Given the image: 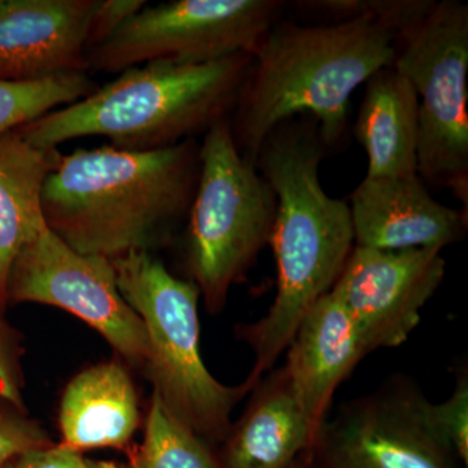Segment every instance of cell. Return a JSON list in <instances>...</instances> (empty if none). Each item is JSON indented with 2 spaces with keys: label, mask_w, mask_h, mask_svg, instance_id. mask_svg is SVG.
<instances>
[{
  "label": "cell",
  "mask_w": 468,
  "mask_h": 468,
  "mask_svg": "<svg viewBox=\"0 0 468 468\" xmlns=\"http://www.w3.org/2000/svg\"><path fill=\"white\" fill-rule=\"evenodd\" d=\"M328 151L315 120L304 115L276 126L255 156L276 198L270 246L277 270L275 300L266 316L236 328L254 353L248 378L255 383L288 349L314 304L334 289L354 248L349 205L329 197L320 181Z\"/></svg>",
  "instance_id": "cell-1"
},
{
  "label": "cell",
  "mask_w": 468,
  "mask_h": 468,
  "mask_svg": "<svg viewBox=\"0 0 468 468\" xmlns=\"http://www.w3.org/2000/svg\"><path fill=\"white\" fill-rule=\"evenodd\" d=\"M199 165L197 140L154 151L104 144L61 154L43 185V218L81 254L113 261L151 252L186 220Z\"/></svg>",
  "instance_id": "cell-2"
},
{
  "label": "cell",
  "mask_w": 468,
  "mask_h": 468,
  "mask_svg": "<svg viewBox=\"0 0 468 468\" xmlns=\"http://www.w3.org/2000/svg\"><path fill=\"white\" fill-rule=\"evenodd\" d=\"M396 32L371 20L300 26L280 18L251 52V66L230 115L234 144L254 163L276 126L311 116L326 149L349 131L351 95L392 66Z\"/></svg>",
  "instance_id": "cell-3"
},
{
  "label": "cell",
  "mask_w": 468,
  "mask_h": 468,
  "mask_svg": "<svg viewBox=\"0 0 468 468\" xmlns=\"http://www.w3.org/2000/svg\"><path fill=\"white\" fill-rule=\"evenodd\" d=\"M251 61V54H236L203 64L129 68L84 100L16 131L38 149L91 135L117 150L167 149L230 119Z\"/></svg>",
  "instance_id": "cell-4"
},
{
  "label": "cell",
  "mask_w": 468,
  "mask_h": 468,
  "mask_svg": "<svg viewBox=\"0 0 468 468\" xmlns=\"http://www.w3.org/2000/svg\"><path fill=\"white\" fill-rule=\"evenodd\" d=\"M117 288L143 320L149 354L144 369L165 408L199 437L227 440L230 415L257 384L226 385L206 367L199 346L198 288L172 275L151 252L111 261Z\"/></svg>",
  "instance_id": "cell-5"
},
{
  "label": "cell",
  "mask_w": 468,
  "mask_h": 468,
  "mask_svg": "<svg viewBox=\"0 0 468 468\" xmlns=\"http://www.w3.org/2000/svg\"><path fill=\"white\" fill-rule=\"evenodd\" d=\"M199 177L185 230V264L208 313L270 246L276 198L270 185L234 144L229 119L199 143Z\"/></svg>",
  "instance_id": "cell-6"
},
{
  "label": "cell",
  "mask_w": 468,
  "mask_h": 468,
  "mask_svg": "<svg viewBox=\"0 0 468 468\" xmlns=\"http://www.w3.org/2000/svg\"><path fill=\"white\" fill-rule=\"evenodd\" d=\"M392 67L419 104L418 175L468 206V5L441 0L396 33Z\"/></svg>",
  "instance_id": "cell-7"
},
{
  "label": "cell",
  "mask_w": 468,
  "mask_h": 468,
  "mask_svg": "<svg viewBox=\"0 0 468 468\" xmlns=\"http://www.w3.org/2000/svg\"><path fill=\"white\" fill-rule=\"evenodd\" d=\"M282 0H172L144 5L88 52L89 72L119 75L144 64H203L251 54L282 18Z\"/></svg>",
  "instance_id": "cell-8"
},
{
  "label": "cell",
  "mask_w": 468,
  "mask_h": 468,
  "mask_svg": "<svg viewBox=\"0 0 468 468\" xmlns=\"http://www.w3.org/2000/svg\"><path fill=\"white\" fill-rule=\"evenodd\" d=\"M9 303H41L67 311L97 331L126 362L144 369L146 366V329L117 288L111 261L73 250L48 226L12 264Z\"/></svg>",
  "instance_id": "cell-9"
},
{
  "label": "cell",
  "mask_w": 468,
  "mask_h": 468,
  "mask_svg": "<svg viewBox=\"0 0 468 468\" xmlns=\"http://www.w3.org/2000/svg\"><path fill=\"white\" fill-rule=\"evenodd\" d=\"M424 396L409 381L343 406L324 421L311 452L319 468H455V458L428 430Z\"/></svg>",
  "instance_id": "cell-10"
},
{
  "label": "cell",
  "mask_w": 468,
  "mask_h": 468,
  "mask_svg": "<svg viewBox=\"0 0 468 468\" xmlns=\"http://www.w3.org/2000/svg\"><path fill=\"white\" fill-rule=\"evenodd\" d=\"M445 271L440 249L387 251L354 246L332 292L368 354L408 340Z\"/></svg>",
  "instance_id": "cell-11"
},
{
  "label": "cell",
  "mask_w": 468,
  "mask_h": 468,
  "mask_svg": "<svg viewBox=\"0 0 468 468\" xmlns=\"http://www.w3.org/2000/svg\"><path fill=\"white\" fill-rule=\"evenodd\" d=\"M98 0H0V80L89 73L88 32Z\"/></svg>",
  "instance_id": "cell-12"
},
{
  "label": "cell",
  "mask_w": 468,
  "mask_h": 468,
  "mask_svg": "<svg viewBox=\"0 0 468 468\" xmlns=\"http://www.w3.org/2000/svg\"><path fill=\"white\" fill-rule=\"evenodd\" d=\"M347 205L354 246L359 248L443 250L460 242L467 230L466 212L436 201L418 174L365 177Z\"/></svg>",
  "instance_id": "cell-13"
},
{
  "label": "cell",
  "mask_w": 468,
  "mask_h": 468,
  "mask_svg": "<svg viewBox=\"0 0 468 468\" xmlns=\"http://www.w3.org/2000/svg\"><path fill=\"white\" fill-rule=\"evenodd\" d=\"M288 350L282 368L318 436L335 389L367 356L356 325L334 292L320 298L302 319Z\"/></svg>",
  "instance_id": "cell-14"
},
{
  "label": "cell",
  "mask_w": 468,
  "mask_h": 468,
  "mask_svg": "<svg viewBox=\"0 0 468 468\" xmlns=\"http://www.w3.org/2000/svg\"><path fill=\"white\" fill-rule=\"evenodd\" d=\"M241 419L227 437L224 468H292L313 452L316 433L295 399L284 368L252 390Z\"/></svg>",
  "instance_id": "cell-15"
},
{
  "label": "cell",
  "mask_w": 468,
  "mask_h": 468,
  "mask_svg": "<svg viewBox=\"0 0 468 468\" xmlns=\"http://www.w3.org/2000/svg\"><path fill=\"white\" fill-rule=\"evenodd\" d=\"M140 426L133 381L120 363H101L80 372L61 397L63 445L82 452L125 448Z\"/></svg>",
  "instance_id": "cell-16"
},
{
  "label": "cell",
  "mask_w": 468,
  "mask_h": 468,
  "mask_svg": "<svg viewBox=\"0 0 468 468\" xmlns=\"http://www.w3.org/2000/svg\"><path fill=\"white\" fill-rule=\"evenodd\" d=\"M353 133L367 155L366 177L418 174L419 104L408 80L392 66L366 82Z\"/></svg>",
  "instance_id": "cell-17"
},
{
  "label": "cell",
  "mask_w": 468,
  "mask_h": 468,
  "mask_svg": "<svg viewBox=\"0 0 468 468\" xmlns=\"http://www.w3.org/2000/svg\"><path fill=\"white\" fill-rule=\"evenodd\" d=\"M60 155L58 149L32 146L17 131L0 135V303L5 307L12 264L46 227L43 185Z\"/></svg>",
  "instance_id": "cell-18"
},
{
  "label": "cell",
  "mask_w": 468,
  "mask_h": 468,
  "mask_svg": "<svg viewBox=\"0 0 468 468\" xmlns=\"http://www.w3.org/2000/svg\"><path fill=\"white\" fill-rule=\"evenodd\" d=\"M97 89V82L84 72L64 73L38 81L0 80V135L82 101Z\"/></svg>",
  "instance_id": "cell-19"
},
{
  "label": "cell",
  "mask_w": 468,
  "mask_h": 468,
  "mask_svg": "<svg viewBox=\"0 0 468 468\" xmlns=\"http://www.w3.org/2000/svg\"><path fill=\"white\" fill-rule=\"evenodd\" d=\"M125 468H224L202 437L153 394L143 445Z\"/></svg>",
  "instance_id": "cell-20"
},
{
  "label": "cell",
  "mask_w": 468,
  "mask_h": 468,
  "mask_svg": "<svg viewBox=\"0 0 468 468\" xmlns=\"http://www.w3.org/2000/svg\"><path fill=\"white\" fill-rule=\"evenodd\" d=\"M433 0H300L295 8L328 18L331 23L371 20L399 32L420 17Z\"/></svg>",
  "instance_id": "cell-21"
},
{
  "label": "cell",
  "mask_w": 468,
  "mask_h": 468,
  "mask_svg": "<svg viewBox=\"0 0 468 468\" xmlns=\"http://www.w3.org/2000/svg\"><path fill=\"white\" fill-rule=\"evenodd\" d=\"M424 423L449 452L468 466V378L461 372L454 390L446 401H421Z\"/></svg>",
  "instance_id": "cell-22"
},
{
  "label": "cell",
  "mask_w": 468,
  "mask_h": 468,
  "mask_svg": "<svg viewBox=\"0 0 468 468\" xmlns=\"http://www.w3.org/2000/svg\"><path fill=\"white\" fill-rule=\"evenodd\" d=\"M50 445V437L27 411L0 401V467L23 452Z\"/></svg>",
  "instance_id": "cell-23"
},
{
  "label": "cell",
  "mask_w": 468,
  "mask_h": 468,
  "mask_svg": "<svg viewBox=\"0 0 468 468\" xmlns=\"http://www.w3.org/2000/svg\"><path fill=\"white\" fill-rule=\"evenodd\" d=\"M0 303V401L27 411L24 399L23 340L5 316Z\"/></svg>",
  "instance_id": "cell-24"
},
{
  "label": "cell",
  "mask_w": 468,
  "mask_h": 468,
  "mask_svg": "<svg viewBox=\"0 0 468 468\" xmlns=\"http://www.w3.org/2000/svg\"><path fill=\"white\" fill-rule=\"evenodd\" d=\"M146 5V0H98L89 26L88 52L109 39L128 18Z\"/></svg>",
  "instance_id": "cell-25"
},
{
  "label": "cell",
  "mask_w": 468,
  "mask_h": 468,
  "mask_svg": "<svg viewBox=\"0 0 468 468\" xmlns=\"http://www.w3.org/2000/svg\"><path fill=\"white\" fill-rule=\"evenodd\" d=\"M85 463L82 452L58 443L23 452L0 468H84Z\"/></svg>",
  "instance_id": "cell-26"
},
{
  "label": "cell",
  "mask_w": 468,
  "mask_h": 468,
  "mask_svg": "<svg viewBox=\"0 0 468 468\" xmlns=\"http://www.w3.org/2000/svg\"><path fill=\"white\" fill-rule=\"evenodd\" d=\"M84 468H125V466L113 462L86 460Z\"/></svg>",
  "instance_id": "cell-27"
},
{
  "label": "cell",
  "mask_w": 468,
  "mask_h": 468,
  "mask_svg": "<svg viewBox=\"0 0 468 468\" xmlns=\"http://www.w3.org/2000/svg\"><path fill=\"white\" fill-rule=\"evenodd\" d=\"M292 468H315L314 467L313 458H311V452L302 455L300 460L292 464Z\"/></svg>",
  "instance_id": "cell-28"
}]
</instances>
